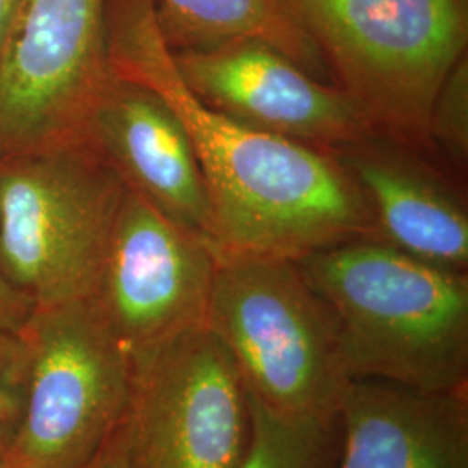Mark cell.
<instances>
[{
  "mask_svg": "<svg viewBox=\"0 0 468 468\" xmlns=\"http://www.w3.org/2000/svg\"><path fill=\"white\" fill-rule=\"evenodd\" d=\"M106 48L113 75L150 87L183 122L208 191L216 250L299 259L375 238L368 205L334 153L251 129L187 89L154 0H106Z\"/></svg>",
  "mask_w": 468,
  "mask_h": 468,
  "instance_id": "1",
  "label": "cell"
},
{
  "mask_svg": "<svg viewBox=\"0 0 468 468\" xmlns=\"http://www.w3.org/2000/svg\"><path fill=\"white\" fill-rule=\"evenodd\" d=\"M335 321L352 380L423 390L468 388V274L378 239L295 259Z\"/></svg>",
  "mask_w": 468,
  "mask_h": 468,
  "instance_id": "2",
  "label": "cell"
},
{
  "mask_svg": "<svg viewBox=\"0 0 468 468\" xmlns=\"http://www.w3.org/2000/svg\"><path fill=\"white\" fill-rule=\"evenodd\" d=\"M332 82L387 135L432 154L435 96L467 54L468 0H283Z\"/></svg>",
  "mask_w": 468,
  "mask_h": 468,
  "instance_id": "3",
  "label": "cell"
},
{
  "mask_svg": "<svg viewBox=\"0 0 468 468\" xmlns=\"http://www.w3.org/2000/svg\"><path fill=\"white\" fill-rule=\"evenodd\" d=\"M207 326L247 392L295 419H338L352 378L326 303L295 259L218 251Z\"/></svg>",
  "mask_w": 468,
  "mask_h": 468,
  "instance_id": "4",
  "label": "cell"
},
{
  "mask_svg": "<svg viewBox=\"0 0 468 468\" xmlns=\"http://www.w3.org/2000/svg\"><path fill=\"white\" fill-rule=\"evenodd\" d=\"M125 189L90 143L0 158V272L34 309L94 297Z\"/></svg>",
  "mask_w": 468,
  "mask_h": 468,
  "instance_id": "5",
  "label": "cell"
},
{
  "mask_svg": "<svg viewBox=\"0 0 468 468\" xmlns=\"http://www.w3.org/2000/svg\"><path fill=\"white\" fill-rule=\"evenodd\" d=\"M23 420L2 468H82L125 419L131 357L94 299L34 309Z\"/></svg>",
  "mask_w": 468,
  "mask_h": 468,
  "instance_id": "6",
  "label": "cell"
},
{
  "mask_svg": "<svg viewBox=\"0 0 468 468\" xmlns=\"http://www.w3.org/2000/svg\"><path fill=\"white\" fill-rule=\"evenodd\" d=\"M131 357L122 435L133 468H239L250 444L249 392L208 326Z\"/></svg>",
  "mask_w": 468,
  "mask_h": 468,
  "instance_id": "7",
  "label": "cell"
},
{
  "mask_svg": "<svg viewBox=\"0 0 468 468\" xmlns=\"http://www.w3.org/2000/svg\"><path fill=\"white\" fill-rule=\"evenodd\" d=\"M110 79L106 0H17L0 49V158L89 143Z\"/></svg>",
  "mask_w": 468,
  "mask_h": 468,
  "instance_id": "8",
  "label": "cell"
},
{
  "mask_svg": "<svg viewBox=\"0 0 468 468\" xmlns=\"http://www.w3.org/2000/svg\"><path fill=\"white\" fill-rule=\"evenodd\" d=\"M216 247L125 189L94 302L129 356L207 326Z\"/></svg>",
  "mask_w": 468,
  "mask_h": 468,
  "instance_id": "9",
  "label": "cell"
},
{
  "mask_svg": "<svg viewBox=\"0 0 468 468\" xmlns=\"http://www.w3.org/2000/svg\"><path fill=\"white\" fill-rule=\"evenodd\" d=\"M187 89L207 106L266 134L334 153L373 133L336 85L259 40L174 52Z\"/></svg>",
  "mask_w": 468,
  "mask_h": 468,
  "instance_id": "10",
  "label": "cell"
},
{
  "mask_svg": "<svg viewBox=\"0 0 468 468\" xmlns=\"http://www.w3.org/2000/svg\"><path fill=\"white\" fill-rule=\"evenodd\" d=\"M87 137L125 187L212 243V207L197 153L160 94L112 73Z\"/></svg>",
  "mask_w": 468,
  "mask_h": 468,
  "instance_id": "11",
  "label": "cell"
},
{
  "mask_svg": "<svg viewBox=\"0 0 468 468\" xmlns=\"http://www.w3.org/2000/svg\"><path fill=\"white\" fill-rule=\"evenodd\" d=\"M334 154L368 205L371 239L427 264L467 272V205L421 151L369 133Z\"/></svg>",
  "mask_w": 468,
  "mask_h": 468,
  "instance_id": "12",
  "label": "cell"
},
{
  "mask_svg": "<svg viewBox=\"0 0 468 468\" xmlns=\"http://www.w3.org/2000/svg\"><path fill=\"white\" fill-rule=\"evenodd\" d=\"M336 468H468V388L352 380Z\"/></svg>",
  "mask_w": 468,
  "mask_h": 468,
  "instance_id": "13",
  "label": "cell"
},
{
  "mask_svg": "<svg viewBox=\"0 0 468 468\" xmlns=\"http://www.w3.org/2000/svg\"><path fill=\"white\" fill-rule=\"evenodd\" d=\"M168 48L212 49L234 40H259L283 52L313 77L332 82L316 44L283 0H154Z\"/></svg>",
  "mask_w": 468,
  "mask_h": 468,
  "instance_id": "14",
  "label": "cell"
},
{
  "mask_svg": "<svg viewBox=\"0 0 468 468\" xmlns=\"http://www.w3.org/2000/svg\"><path fill=\"white\" fill-rule=\"evenodd\" d=\"M250 444L239 468H336L340 420L284 417L249 394Z\"/></svg>",
  "mask_w": 468,
  "mask_h": 468,
  "instance_id": "15",
  "label": "cell"
},
{
  "mask_svg": "<svg viewBox=\"0 0 468 468\" xmlns=\"http://www.w3.org/2000/svg\"><path fill=\"white\" fill-rule=\"evenodd\" d=\"M432 154L439 153L456 168L467 172L468 164V58L462 56L441 85L429 118Z\"/></svg>",
  "mask_w": 468,
  "mask_h": 468,
  "instance_id": "16",
  "label": "cell"
},
{
  "mask_svg": "<svg viewBox=\"0 0 468 468\" xmlns=\"http://www.w3.org/2000/svg\"><path fill=\"white\" fill-rule=\"evenodd\" d=\"M28 354L19 334L0 330V463L16 439L27 399Z\"/></svg>",
  "mask_w": 468,
  "mask_h": 468,
  "instance_id": "17",
  "label": "cell"
},
{
  "mask_svg": "<svg viewBox=\"0 0 468 468\" xmlns=\"http://www.w3.org/2000/svg\"><path fill=\"white\" fill-rule=\"evenodd\" d=\"M34 313V305L0 272V330L21 334Z\"/></svg>",
  "mask_w": 468,
  "mask_h": 468,
  "instance_id": "18",
  "label": "cell"
},
{
  "mask_svg": "<svg viewBox=\"0 0 468 468\" xmlns=\"http://www.w3.org/2000/svg\"><path fill=\"white\" fill-rule=\"evenodd\" d=\"M82 468H133L122 435V425L117 432L108 439V442L101 448L98 454Z\"/></svg>",
  "mask_w": 468,
  "mask_h": 468,
  "instance_id": "19",
  "label": "cell"
},
{
  "mask_svg": "<svg viewBox=\"0 0 468 468\" xmlns=\"http://www.w3.org/2000/svg\"><path fill=\"white\" fill-rule=\"evenodd\" d=\"M17 0H0V49L16 13Z\"/></svg>",
  "mask_w": 468,
  "mask_h": 468,
  "instance_id": "20",
  "label": "cell"
},
{
  "mask_svg": "<svg viewBox=\"0 0 468 468\" xmlns=\"http://www.w3.org/2000/svg\"><path fill=\"white\" fill-rule=\"evenodd\" d=\"M0 468H2V465H0Z\"/></svg>",
  "mask_w": 468,
  "mask_h": 468,
  "instance_id": "21",
  "label": "cell"
}]
</instances>
